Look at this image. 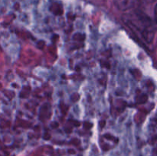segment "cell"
Here are the masks:
<instances>
[{
    "mask_svg": "<svg viewBox=\"0 0 157 156\" xmlns=\"http://www.w3.org/2000/svg\"><path fill=\"white\" fill-rule=\"evenodd\" d=\"M114 1L117 6L123 11L135 9L140 3V0H114Z\"/></svg>",
    "mask_w": 157,
    "mask_h": 156,
    "instance_id": "7a4b0ae2",
    "label": "cell"
},
{
    "mask_svg": "<svg viewBox=\"0 0 157 156\" xmlns=\"http://www.w3.org/2000/svg\"><path fill=\"white\" fill-rule=\"evenodd\" d=\"M84 126L85 127V128H87V129H90L92 126V124H90V122H84Z\"/></svg>",
    "mask_w": 157,
    "mask_h": 156,
    "instance_id": "277c9868",
    "label": "cell"
},
{
    "mask_svg": "<svg viewBox=\"0 0 157 156\" xmlns=\"http://www.w3.org/2000/svg\"><path fill=\"white\" fill-rule=\"evenodd\" d=\"M145 1L148 3H153L155 1H156V0H145Z\"/></svg>",
    "mask_w": 157,
    "mask_h": 156,
    "instance_id": "9c48e42d",
    "label": "cell"
},
{
    "mask_svg": "<svg viewBox=\"0 0 157 156\" xmlns=\"http://www.w3.org/2000/svg\"><path fill=\"white\" fill-rule=\"evenodd\" d=\"M51 125H52V128H53L54 125H55V127H56V128H57V127H58V124L57 123V122H54V123L51 124Z\"/></svg>",
    "mask_w": 157,
    "mask_h": 156,
    "instance_id": "ba28073f",
    "label": "cell"
},
{
    "mask_svg": "<svg viewBox=\"0 0 157 156\" xmlns=\"http://www.w3.org/2000/svg\"><path fill=\"white\" fill-rule=\"evenodd\" d=\"M68 153H70V154H75V150L69 149V150H68Z\"/></svg>",
    "mask_w": 157,
    "mask_h": 156,
    "instance_id": "30bf717a",
    "label": "cell"
},
{
    "mask_svg": "<svg viewBox=\"0 0 157 156\" xmlns=\"http://www.w3.org/2000/svg\"><path fill=\"white\" fill-rule=\"evenodd\" d=\"M50 138H51V136L48 134V133H46V134L44 136V139H45V140H49Z\"/></svg>",
    "mask_w": 157,
    "mask_h": 156,
    "instance_id": "5b68a950",
    "label": "cell"
},
{
    "mask_svg": "<svg viewBox=\"0 0 157 156\" xmlns=\"http://www.w3.org/2000/svg\"><path fill=\"white\" fill-rule=\"evenodd\" d=\"M124 22L133 31V34L140 33L147 43H151L154 38L155 27L151 19L140 11L136 10L132 13L124 14L122 16Z\"/></svg>",
    "mask_w": 157,
    "mask_h": 156,
    "instance_id": "6da1fadb",
    "label": "cell"
},
{
    "mask_svg": "<svg viewBox=\"0 0 157 156\" xmlns=\"http://www.w3.org/2000/svg\"><path fill=\"white\" fill-rule=\"evenodd\" d=\"M85 38V35H81V34H75L74 36V40H78V41H81Z\"/></svg>",
    "mask_w": 157,
    "mask_h": 156,
    "instance_id": "3957f363",
    "label": "cell"
},
{
    "mask_svg": "<svg viewBox=\"0 0 157 156\" xmlns=\"http://www.w3.org/2000/svg\"><path fill=\"white\" fill-rule=\"evenodd\" d=\"M154 13H155V18H156V23H157V4H156V7H155Z\"/></svg>",
    "mask_w": 157,
    "mask_h": 156,
    "instance_id": "52a82bcc",
    "label": "cell"
},
{
    "mask_svg": "<svg viewBox=\"0 0 157 156\" xmlns=\"http://www.w3.org/2000/svg\"><path fill=\"white\" fill-rule=\"evenodd\" d=\"M106 124V122L104 120H102L101 121V122H100V125H101V128H103V127H104V125H105Z\"/></svg>",
    "mask_w": 157,
    "mask_h": 156,
    "instance_id": "8992f818",
    "label": "cell"
},
{
    "mask_svg": "<svg viewBox=\"0 0 157 156\" xmlns=\"http://www.w3.org/2000/svg\"><path fill=\"white\" fill-rule=\"evenodd\" d=\"M74 125H76V126H78V125H80V122H75V121H74Z\"/></svg>",
    "mask_w": 157,
    "mask_h": 156,
    "instance_id": "8fae6325",
    "label": "cell"
}]
</instances>
